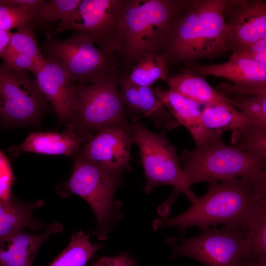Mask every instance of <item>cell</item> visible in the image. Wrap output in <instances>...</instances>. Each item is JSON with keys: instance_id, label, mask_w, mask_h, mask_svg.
Segmentation results:
<instances>
[{"instance_id": "44dd1931", "label": "cell", "mask_w": 266, "mask_h": 266, "mask_svg": "<svg viewBox=\"0 0 266 266\" xmlns=\"http://www.w3.org/2000/svg\"><path fill=\"white\" fill-rule=\"evenodd\" d=\"M169 89L204 106L227 102L204 77L184 70L167 77Z\"/></svg>"}, {"instance_id": "6da1fadb", "label": "cell", "mask_w": 266, "mask_h": 266, "mask_svg": "<svg viewBox=\"0 0 266 266\" xmlns=\"http://www.w3.org/2000/svg\"><path fill=\"white\" fill-rule=\"evenodd\" d=\"M227 0H185L171 22L163 53L168 64L189 65L230 51L224 12Z\"/></svg>"}, {"instance_id": "d6a6232c", "label": "cell", "mask_w": 266, "mask_h": 266, "mask_svg": "<svg viewBox=\"0 0 266 266\" xmlns=\"http://www.w3.org/2000/svg\"><path fill=\"white\" fill-rule=\"evenodd\" d=\"M233 53L266 65V37L251 44L237 53Z\"/></svg>"}, {"instance_id": "cb8c5ba5", "label": "cell", "mask_w": 266, "mask_h": 266, "mask_svg": "<svg viewBox=\"0 0 266 266\" xmlns=\"http://www.w3.org/2000/svg\"><path fill=\"white\" fill-rule=\"evenodd\" d=\"M101 247L92 243L82 230L73 233L69 244L48 266H85Z\"/></svg>"}, {"instance_id": "3957f363", "label": "cell", "mask_w": 266, "mask_h": 266, "mask_svg": "<svg viewBox=\"0 0 266 266\" xmlns=\"http://www.w3.org/2000/svg\"><path fill=\"white\" fill-rule=\"evenodd\" d=\"M184 0H126L120 56L134 63L146 55L163 53L170 24Z\"/></svg>"}, {"instance_id": "e575fe53", "label": "cell", "mask_w": 266, "mask_h": 266, "mask_svg": "<svg viewBox=\"0 0 266 266\" xmlns=\"http://www.w3.org/2000/svg\"><path fill=\"white\" fill-rule=\"evenodd\" d=\"M238 266H266V256L250 254L244 257Z\"/></svg>"}, {"instance_id": "f546056e", "label": "cell", "mask_w": 266, "mask_h": 266, "mask_svg": "<svg viewBox=\"0 0 266 266\" xmlns=\"http://www.w3.org/2000/svg\"><path fill=\"white\" fill-rule=\"evenodd\" d=\"M34 15L30 10L10 2L0 0V29L6 31L31 25Z\"/></svg>"}, {"instance_id": "d4e9b609", "label": "cell", "mask_w": 266, "mask_h": 266, "mask_svg": "<svg viewBox=\"0 0 266 266\" xmlns=\"http://www.w3.org/2000/svg\"><path fill=\"white\" fill-rule=\"evenodd\" d=\"M244 229L251 254L266 256V200H259L246 218Z\"/></svg>"}, {"instance_id": "ac0fdd59", "label": "cell", "mask_w": 266, "mask_h": 266, "mask_svg": "<svg viewBox=\"0 0 266 266\" xmlns=\"http://www.w3.org/2000/svg\"><path fill=\"white\" fill-rule=\"evenodd\" d=\"M158 99L175 119L179 125L185 127L192 135L197 146L204 144L222 134L218 131L208 129L204 125L200 104L169 89L153 88Z\"/></svg>"}, {"instance_id": "4dcf8cb0", "label": "cell", "mask_w": 266, "mask_h": 266, "mask_svg": "<svg viewBox=\"0 0 266 266\" xmlns=\"http://www.w3.org/2000/svg\"><path fill=\"white\" fill-rule=\"evenodd\" d=\"M15 178L10 160L0 150V204H8L12 196Z\"/></svg>"}, {"instance_id": "f1b7e54d", "label": "cell", "mask_w": 266, "mask_h": 266, "mask_svg": "<svg viewBox=\"0 0 266 266\" xmlns=\"http://www.w3.org/2000/svg\"><path fill=\"white\" fill-rule=\"evenodd\" d=\"M232 145L266 160V127L253 124L237 134L232 135Z\"/></svg>"}, {"instance_id": "9a60e30c", "label": "cell", "mask_w": 266, "mask_h": 266, "mask_svg": "<svg viewBox=\"0 0 266 266\" xmlns=\"http://www.w3.org/2000/svg\"><path fill=\"white\" fill-rule=\"evenodd\" d=\"M183 70L203 77L213 76L230 80L243 88H266V65L232 53L226 62L207 65L194 63Z\"/></svg>"}, {"instance_id": "5b68a950", "label": "cell", "mask_w": 266, "mask_h": 266, "mask_svg": "<svg viewBox=\"0 0 266 266\" xmlns=\"http://www.w3.org/2000/svg\"><path fill=\"white\" fill-rule=\"evenodd\" d=\"M122 174L75 156L71 175L64 185L66 192L63 196L76 194L91 206L98 223L95 234L102 240L108 236L115 221L121 216V204L114 202L113 199L123 183Z\"/></svg>"}, {"instance_id": "603a6c76", "label": "cell", "mask_w": 266, "mask_h": 266, "mask_svg": "<svg viewBox=\"0 0 266 266\" xmlns=\"http://www.w3.org/2000/svg\"><path fill=\"white\" fill-rule=\"evenodd\" d=\"M134 64L130 74L126 76L135 85L151 87L158 80L167 78L168 63L163 53L146 55Z\"/></svg>"}, {"instance_id": "52a82bcc", "label": "cell", "mask_w": 266, "mask_h": 266, "mask_svg": "<svg viewBox=\"0 0 266 266\" xmlns=\"http://www.w3.org/2000/svg\"><path fill=\"white\" fill-rule=\"evenodd\" d=\"M46 36L44 57L58 64L76 84L96 83L118 73L116 54L82 35L76 33L65 40L55 38L51 33Z\"/></svg>"}, {"instance_id": "8fae6325", "label": "cell", "mask_w": 266, "mask_h": 266, "mask_svg": "<svg viewBox=\"0 0 266 266\" xmlns=\"http://www.w3.org/2000/svg\"><path fill=\"white\" fill-rule=\"evenodd\" d=\"M47 100L27 70L0 66V118L5 124L33 123L41 116Z\"/></svg>"}, {"instance_id": "2e32d148", "label": "cell", "mask_w": 266, "mask_h": 266, "mask_svg": "<svg viewBox=\"0 0 266 266\" xmlns=\"http://www.w3.org/2000/svg\"><path fill=\"white\" fill-rule=\"evenodd\" d=\"M119 86L125 107L133 122L147 117L158 128L170 129L179 126L156 97L152 87L135 85L128 79L126 75L120 76Z\"/></svg>"}, {"instance_id": "30bf717a", "label": "cell", "mask_w": 266, "mask_h": 266, "mask_svg": "<svg viewBox=\"0 0 266 266\" xmlns=\"http://www.w3.org/2000/svg\"><path fill=\"white\" fill-rule=\"evenodd\" d=\"M126 0H81L74 12L59 22L53 35L72 30L105 51L120 55Z\"/></svg>"}, {"instance_id": "4316f807", "label": "cell", "mask_w": 266, "mask_h": 266, "mask_svg": "<svg viewBox=\"0 0 266 266\" xmlns=\"http://www.w3.org/2000/svg\"><path fill=\"white\" fill-rule=\"evenodd\" d=\"M233 97H225L230 105L252 122L266 127V95H233Z\"/></svg>"}, {"instance_id": "9c48e42d", "label": "cell", "mask_w": 266, "mask_h": 266, "mask_svg": "<svg viewBox=\"0 0 266 266\" xmlns=\"http://www.w3.org/2000/svg\"><path fill=\"white\" fill-rule=\"evenodd\" d=\"M194 237L167 238L173 247L172 257H188L207 266H238L241 260L251 254L246 242V231L235 225L217 228L200 229Z\"/></svg>"}, {"instance_id": "ba28073f", "label": "cell", "mask_w": 266, "mask_h": 266, "mask_svg": "<svg viewBox=\"0 0 266 266\" xmlns=\"http://www.w3.org/2000/svg\"><path fill=\"white\" fill-rule=\"evenodd\" d=\"M119 78L116 73L96 83L77 85L75 109L68 123L88 137L106 128L128 125Z\"/></svg>"}, {"instance_id": "d6986e66", "label": "cell", "mask_w": 266, "mask_h": 266, "mask_svg": "<svg viewBox=\"0 0 266 266\" xmlns=\"http://www.w3.org/2000/svg\"><path fill=\"white\" fill-rule=\"evenodd\" d=\"M89 138L67 123L66 129L61 133H32L23 142L18 146H15L10 151L14 156L21 152H30L74 157Z\"/></svg>"}, {"instance_id": "4fadbf2b", "label": "cell", "mask_w": 266, "mask_h": 266, "mask_svg": "<svg viewBox=\"0 0 266 266\" xmlns=\"http://www.w3.org/2000/svg\"><path fill=\"white\" fill-rule=\"evenodd\" d=\"M224 15L233 53L266 37V0H227Z\"/></svg>"}, {"instance_id": "7402d4cb", "label": "cell", "mask_w": 266, "mask_h": 266, "mask_svg": "<svg viewBox=\"0 0 266 266\" xmlns=\"http://www.w3.org/2000/svg\"><path fill=\"white\" fill-rule=\"evenodd\" d=\"M201 111L204 125L213 131L231 130L233 135L254 124L228 102L204 106Z\"/></svg>"}, {"instance_id": "8992f818", "label": "cell", "mask_w": 266, "mask_h": 266, "mask_svg": "<svg viewBox=\"0 0 266 266\" xmlns=\"http://www.w3.org/2000/svg\"><path fill=\"white\" fill-rule=\"evenodd\" d=\"M129 129L133 143L139 148L146 178L145 193H150L159 185L171 186L193 203L198 197L187 182L176 148L165 133L152 132L139 121L130 123Z\"/></svg>"}, {"instance_id": "836d02e7", "label": "cell", "mask_w": 266, "mask_h": 266, "mask_svg": "<svg viewBox=\"0 0 266 266\" xmlns=\"http://www.w3.org/2000/svg\"><path fill=\"white\" fill-rule=\"evenodd\" d=\"M91 266H138V264L128 253L124 252L115 256L100 258Z\"/></svg>"}, {"instance_id": "484cf974", "label": "cell", "mask_w": 266, "mask_h": 266, "mask_svg": "<svg viewBox=\"0 0 266 266\" xmlns=\"http://www.w3.org/2000/svg\"><path fill=\"white\" fill-rule=\"evenodd\" d=\"M14 54H22L38 60L45 59L40 51L32 25L17 29L13 33L1 58L2 60Z\"/></svg>"}, {"instance_id": "e0dca14e", "label": "cell", "mask_w": 266, "mask_h": 266, "mask_svg": "<svg viewBox=\"0 0 266 266\" xmlns=\"http://www.w3.org/2000/svg\"><path fill=\"white\" fill-rule=\"evenodd\" d=\"M63 230V225L57 221L40 233L22 230L0 237V266H33L41 245L52 234Z\"/></svg>"}, {"instance_id": "83f0119b", "label": "cell", "mask_w": 266, "mask_h": 266, "mask_svg": "<svg viewBox=\"0 0 266 266\" xmlns=\"http://www.w3.org/2000/svg\"><path fill=\"white\" fill-rule=\"evenodd\" d=\"M81 0H44L36 12L33 23L46 25L64 21L75 11Z\"/></svg>"}, {"instance_id": "7a4b0ae2", "label": "cell", "mask_w": 266, "mask_h": 266, "mask_svg": "<svg viewBox=\"0 0 266 266\" xmlns=\"http://www.w3.org/2000/svg\"><path fill=\"white\" fill-rule=\"evenodd\" d=\"M208 183L206 193L197 197L191 207L173 218L156 219L153 229L170 226L185 231L193 226L200 229L219 224L238 225L244 229L250 209L266 196V176L232 178Z\"/></svg>"}, {"instance_id": "1f68e13d", "label": "cell", "mask_w": 266, "mask_h": 266, "mask_svg": "<svg viewBox=\"0 0 266 266\" xmlns=\"http://www.w3.org/2000/svg\"><path fill=\"white\" fill-rule=\"evenodd\" d=\"M2 64L6 68L12 71H20L29 70L33 72L43 60H38L22 54H14L2 59Z\"/></svg>"}, {"instance_id": "5bb4252c", "label": "cell", "mask_w": 266, "mask_h": 266, "mask_svg": "<svg viewBox=\"0 0 266 266\" xmlns=\"http://www.w3.org/2000/svg\"><path fill=\"white\" fill-rule=\"evenodd\" d=\"M32 73L40 91L52 103L59 123L69 122L75 109L77 85L58 64L47 58Z\"/></svg>"}, {"instance_id": "7c38bea8", "label": "cell", "mask_w": 266, "mask_h": 266, "mask_svg": "<svg viewBox=\"0 0 266 266\" xmlns=\"http://www.w3.org/2000/svg\"><path fill=\"white\" fill-rule=\"evenodd\" d=\"M129 124L98 131L83 143L75 156L114 171H132L130 151L133 142Z\"/></svg>"}, {"instance_id": "277c9868", "label": "cell", "mask_w": 266, "mask_h": 266, "mask_svg": "<svg viewBox=\"0 0 266 266\" xmlns=\"http://www.w3.org/2000/svg\"><path fill=\"white\" fill-rule=\"evenodd\" d=\"M180 159L190 186L200 182L266 176V160L226 144L222 134L193 150H184Z\"/></svg>"}, {"instance_id": "d590c367", "label": "cell", "mask_w": 266, "mask_h": 266, "mask_svg": "<svg viewBox=\"0 0 266 266\" xmlns=\"http://www.w3.org/2000/svg\"><path fill=\"white\" fill-rule=\"evenodd\" d=\"M13 33L0 29V57H1L8 44Z\"/></svg>"}, {"instance_id": "ffe728a7", "label": "cell", "mask_w": 266, "mask_h": 266, "mask_svg": "<svg viewBox=\"0 0 266 266\" xmlns=\"http://www.w3.org/2000/svg\"><path fill=\"white\" fill-rule=\"evenodd\" d=\"M44 204L42 200L24 202L12 195L8 204H0V237L25 228L37 231L48 225L33 217V212Z\"/></svg>"}]
</instances>
